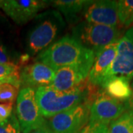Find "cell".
I'll list each match as a JSON object with an SVG mask.
<instances>
[{"label":"cell","mask_w":133,"mask_h":133,"mask_svg":"<svg viewBox=\"0 0 133 133\" xmlns=\"http://www.w3.org/2000/svg\"><path fill=\"white\" fill-rule=\"evenodd\" d=\"M48 2L39 0H3L0 1V8L16 23L23 24L46 8Z\"/></svg>","instance_id":"9c48e42d"},{"label":"cell","mask_w":133,"mask_h":133,"mask_svg":"<svg viewBox=\"0 0 133 133\" xmlns=\"http://www.w3.org/2000/svg\"><path fill=\"white\" fill-rule=\"evenodd\" d=\"M0 133H21L19 121L14 112L0 124Z\"/></svg>","instance_id":"ffe728a7"},{"label":"cell","mask_w":133,"mask_h":133,"mask_svg":"<svg viewBox=\"0 0 133 133\" xmlns=\"http://www.w3.org/2000/svg\"><path fill=\"white\" fill-rule=\"evenodd\" d=\"M56 70L43 63L37 62L25 66L20 72L21 85L24 87L50 86ZM37 87V88H38Z\"/></svg>","instance_id":"4fadbf2b"},{"label":"cell","mask_w":133,"mask_h":133,"mask_svg":"<svg viewBox=\"0 0 133 133\" xmlns=\"http://www.w3.org/2000/svg\"><path fill=\"white\" fill-rule=\"evenodd\" d=\"M28 133H55L51 130L48 124V121L45 120L42 123L38 124L36 127H34L33 129H31Z\"/></svg>","instance_id":"603a6c76"},{"label":"cell","mask_w":133,"mask_h":133,"mask_svg":"<svg viewBox=\"0 0 133 133\" xmlns=\"http://www.w3.org/2000/svg\"><path fill=\"white\" fill-rule=\"evenodd\" d=\"M19 88L10 84H0V102L3 104L14 103L19 95Z\"/></svg>","instance_id":"d6986e66"},{"label":"cell","mask_w":133,"mask_h":133,"mask_svg":"<svg viewBox=\"0 0 133 133\" xmlns=\"http://www.w3.org/2000/svg\"><path fill=\"white\" fill-rule=\"evenodd\" d=\"M16 115L21 133H28L44 121L39 112L34 88L24 87L20 90L17 96Z\"/></svg>","instance_id":"5b68a950"},{"label":"cell","mask_w":133,"mask_h":133,"mask_svg":"<svg viewBox=\"0 0 133 133\" xmlns=\"http://www.w3.org/2000/svg\"><path fill=\"white\" fill-rule=\"evenodd\" d=\"M93 63L61 67L56 70L50 87L61 92L72 90L87 79Z\"/></svg>","instance_id":"ba28073f"},{"label":"cell","mask_w":133,"mask_h":133,"mask_svg":"<svg viewBox=\"0 0 133 133\" xmlns=\"http://www.w3.org/2000/svg\"><path fill=\"white\" fill-rule=\"evenodd\" d=\"M99 91L98 87L91 84L87 78L81 85L68 92L56 90L50 86L38 87L36 100L41 115L50 118L86 101L92 104Z\"/></svg>","instance_id":"6da1fadb"},{"label":"cell","mask_w":133,"mask_h":133,"mask_svg":"<svg viewBox=\"0 0 133 133\" xmlns=\"http://www.w3.org/2000/svg\"><path fill=\"white\" fill-rule=\"evenodd\" d=\"M124 106H125L126 112H129L130 114L133 115V92L132 96L128 100L124 101Z\"/></svg>","instance_id":"cb8c5ba5"},{"label":"cell","mask_w":133,"mask_h":133,"mask_svg":"<svg viewBox=\"0 0 133 133\" xmlns=\"http://www.w3.org/2000/svg\"><path fill=\"white\" fill-rule=\"evenodd\" d=\"M129 82L130 81L124 78L112 77L105 83L103 89L110 97L121 101H126L132 96L133 92Z\"/></svg>","instance_id":"5bb4252c"},{"label":"cell","mask_w":133,"mask_h":133,"mask_svg":"<svg viewBox=\"0 0 133 133\" xmlns=\"http://www.w3.org/2000/svg\"><path fill=\"white\" fill-rule=\"evenodd\" d=\"M126 112L124 104L101 90L90 107V121L108 124Z\"/></svg>","instance_id":"52a82bcc"},{"label":"cell","mask_w":133,"mask_h":133,"mask_svg":"<svg viewBox=\"0 0 133 133\" xmlns=\"http://www.w3.org/2000/svg\"><path fill=\"white\" fill-rule=\"evenodd\" d=\"M112 77L124 78L129 81L133 78V44L125 36L118 42L116 56L110 67L108 79Z\"/></svg>","instance_id":"8fae6325"},{"label":"cell","mask_w":133,"mask_h":133,"mask_svg":"<svg viewBox=\"0 0 133 133\" xmlns=\"http://www.w3.org/2000/svg\"><path fill=\"white\" fill-rule=\"evenodd\" d=\"M95 52L76 38L66 36L39 53L37 60L54 70L64 66L93 63Z\"/></svg>","instance_id":"7a4b0ae2"},{"label":"cell","mask_w":133,"mask_h":133,"mask_svg":"<svg viewBox=\"0 0 133 133\" xmlns=\"http://www.w3.org/2000/svg\"><path fill=\"white\" fill-rule=\"evenodd\" d=\"M73 36L95 53L109 44L118 42L121 38V33L115 27L90 22H82L75 27Z\"/></svg>","instance_id":"3957f363"},{"label":"cell","mask_w":133,"mask_h":133,"mask_svg":"<svg viewBox=\"0 0 133 133\" xmlns=\"http://www.w3.org/2000/svg\"><path fill=\"white\" fill-rule=\"evenodd\" d=\"M118 42L109 44L95 53L94 62L88 76V81L91 84L103 88L116 56Z\"/></svg>","instance_id":"30bf717a"},{"label":"cell","mask_w":133,"mask_h":133,"mask_svg":"<svg viewBox=\"0 0 133 133\" xmlns=\"http://www.w3.org/2000/svg\"><path fill=\"white\" fill-rule=\"evenodd\" d=\"M126 38H127L132 42V44H133V27H132L131 28H129L127 31V33L124 36Z\"/></svg>","instance_id":"484cf974"},{"label":"cell","mask_w":133,"mask_h":133,"mask_svg":"<svg viewBox=\"0 0 133 133\" xmlns=\"http://www.w3.org/2000/svg\"><path fill=\"white\" fill-rule=\"evenodd\" d=\"M77 133H109V128L107 124L90 121Z\"/></svg>","instance_id":"44dd1931"},{"label":"cell","mask_w":133,"mask_h":133,"mask_svg":"<svg viewBox=\"0 0 133 133\" xmlns=\"http://www.w3.org/2000/svg\"><path fill=\"white\" fill-rule=\"evenodd\" d=\"M131 88H132V91H133V80H132V84H131Z\"/></svg>","instance_id":"4316f807"},{"label":"cell","mask_w":133,"mask_h":133,"mask_svg":"<svg viewBox=\"0 0 133 133\" xmlns=\"http://www.w3.org/2000/svg\"><path fill=\"white\" fill-rule=\"evenodd\" d=\"M20 66L12 62L0 64V84H10L17 88L21 86Z\"/></svg>","instance_id":"2e32d148"},{"label":"cell","mask_w":133,"mask_h":133,"mask_svg":"<svg viewBox=\"0 0 133 133\" xmlns=\"http://www.w3.org/2000/svg\"></svg>","instance_id":"83f0119b"},{"label":"cell","mask_w":133,"mask_h":133,"mask_svg":"<svg viewBox=\"0 0 133 133\" xmlns=\"http://www.w3.org/2000/svg\"><path fill=\"white\" fill-rule=\"evenodd\" d=\"M109 133H133V115L125 112L110 124Z\"/></svg>","instance_id":"e0dca14e"},{"label":"cell","mask_w":133,"mask_h":133,"mask_svg":"<svg viewBox=\"0 0 133 133\" xmlns=\"http://www.w3.org/2000/svg\"><path fill=\"white\" fill-rule=\"evenodd\" d=\"M118 22L124 27L133 24V0H121L118 2Z\"/></svg>","instance_id":"ac0fdd59"},{"label":"cell","mask_w":133,"mask_h":133,"mask_svg":"<svg viewBox=\"0 0 133 133\" xmlns=\"http://www.w3.org/2000/svg\"><path fill=\"white\" fill-rule=\"evenodd\" d=\"M14 103L0 104V124L12 114Z\"/></svg>","instance_id":"7402d4cb"},{"label":"cell","mask_w":133,"mask_h":133,"mask_svg":"<svg viewBox=\"0 0 133 133\" xmlns=\"http://www.w3.org/2000/svg\"><path fill=\"white\" fill-rule=\"evenodd\" d=\"M92 104L84 102L49 118L48 124L55 133H77L90 120Z\"/></svg>","instance_id":"277c9868"},{"label":"cell","mask_w":133,"mask_h":133,"mask_svg":"<svg viewBox=\"0 0 133 133\" xmlns=\"http://www.w3.org/2000/svg\"><path fill=\"white\" fill-rule=\"evenodd\" d=\"M10 63L9 58L6 54L5 49L0 44V64H6Z\"/></svg>","instance_id":"d4e9b609"},{"label":"cell","mask_w":133,"mask_h":133,"mask_svg":"<svg viewBox=\"0 0 133 133\" xmlns=\"http://www.w3.org/2000/svg\"><path fill=\"white\" fill-rule=\"evenodd\" d=\"M54 5L66 16L68 21H74L76 16L81 12L84 8L92 2V1L84 0H58L53 1Z\"/></svg>","instance_id":"9a60e30c"},{"label":"cell","mask_w":133,"mask_h":133,"mask_svg":"<svg viewBox=\"0 0 133 133\" xmlns=\"http://www.w3.org/2000/svg\"><path fill=\"white\" fill-rule=\"evenodd\" d=\"M63 22L60 14L52 11L33 28L29 36V48L33 54H36L47 48L56 38L62 28Z\"/></svg>","instance_id":"8992f818"},{"label":"cell","mask_w":133,"mask_h":133,"mask_svg":"<svg viewBox=\"0 0 133 133\" xmlns=\"http://www.w3.org/2000/svg\"><path fill=\"white\" fill-rule=\"evenodd\" d=\"M84 15L87 22L115 27L118 23V2L92 1L85 8Z\"/></svg>","instance_id":"7c38bea8"}]
</instances>
